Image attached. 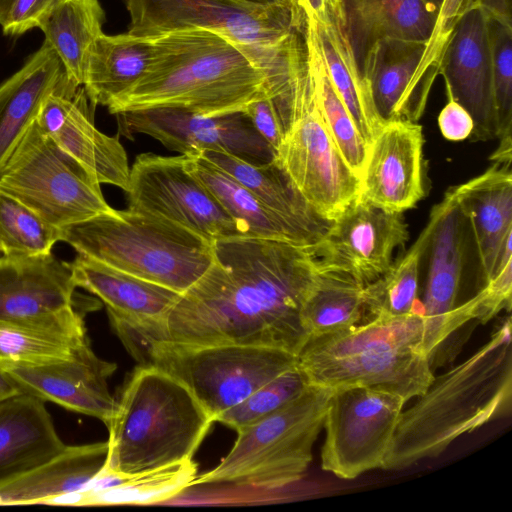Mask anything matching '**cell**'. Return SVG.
I'll list each match as a JSON object with an SVG mask.
<instances>
[{
    "label": "cell",
    "instance_id": "cell-19",
    "mask_svg": "<svg viewBox=\"0 0 512 512\" xmlns=\"http://www.w3.org/2000/svg\"><path fill=\"white\" fill-rule=\"evenodd\" d=\"M116 369L115 363L94 353L89 340L64 360L38 364L0 360V370L15 383L20 393L95 417L106 425L117 405L108 388V378Z\"/></svg>",
    "mask_w": 512,
    "mask_h": 512
},
{
    "label": "cell",
    "instance_id": "cell-40",
    "mask_svg": "<svg viewBox=\"0 0 512 512\" xmlns=\"http://www.w3.org/2000/svg\"><path fill=\"white\" fill-rule=\"evenodd\" d=\"M478 7H481V0H441L430 37L411 82V99L417 112L425 110L432 83L439 74L455 26L465 14Z\"/></svg>",
    "mask_w": 512,
    "mask_h": 512
},
{
    "label": "cell",
    "instance_id": "cell-38",
    "mask_svg": "<svg viewBox=\"0 0 512 512\" xmlns=\"http://www.w3.org/2000/svg\"><path fill=\"white\" fill-rule=\"evenodd\" d=\"M61 241L60 228L45 221L32 209L0 192V252L7 256L51 254Z\"/></svg>",
    "mask_w": 512,
    "mask_h": 512
},
{
    "label": "cell",
    "instance_id": "cell-14",
    "mask_svg": "<svg viewBox=\"0 0 512 512\" xmlns=\"http://www.w3.org/2000/svg\"><path fill=\"white\" fill-rule=\"evenodd\" d=\"M425 254L428 269L422 306L423 348L429 359L454 331L474 319L472 298L456 306L472 235L452 188L433 207Z\"/></svg>",
    "mask_w": 512,
    "mask_h": 512
},
{
    "label": "cell",
    "instance_id": "cell-28",
    "mask_svg": "<svg viewBox=\"0 0 512 512\" xmlns=\"http://www.w3.org/2000/svg\"><path fill=\"white\" fill-rule=\"evenodd\" d=\"M108 443L67 446L48 461L0 483V505L41 504L82 490L103 468Z\"/></svg>",
    "mask_w": 512,
    "mask_h": 512
},
{
    "label": "cell",
    "instance_id": "cell-13",
    "mask_svg": "<svg viewBox=\"0 0 512 512\" xmlns=\"http://www.w3.org/2000/svg\"><path fill=\"white\" fill-rule=\"evenodd\" d=\"M128 208L178 224L209 241L241 236L221 204L191 171L186 156L139 154L130 168Z\"/></svg>",
    "mask_w": 512,
    "mask_h": 512
},
{
    "label": "cell",
    "instance_id": "cell-41",
    "mask_svg": "<svg viewBox=\"0 0 512 512\" xmlns=\"http://www.w3.org/2000/svg\"><path fill=\"white\" fill-rule=\"evenodd\" d=\"M309 385L306 375L297 363L218 415L215 421L237 431L282 408L301 395Z\"/></svg>",
    "mask_w": 512,
    "mask_h": 512
},
{
    "label": "cell",
    "instance_id": "cell-6",
    "mask_svg": "<svg viewBox=\"0 0 512 512\" xmlns=\"http://www.w3.org/2000/svg\"><path fill=\"white\" fill-rule=\"evenodd\" d=\"M61 241L82 254L180 294L208 270L213 242L164 218L110 210L60 228Z\"/></svg>",
    "mask_w": 512,
    "mask_h": 512
},
{
    "label": "cell",
    "instance_id": "cell-2",
    "mask_svg": "<svg viewBox=\"0 0 512 512\" xmlns=\"http://www.w3.org/2000/svg\"><path fill=\"white\" fill-rule=\"evenodd\" d=\"M142 79L111 105V114L173 107L204 115L243 111L289 73L268 68L243 45L213 30L189 28L151 37Z\"/></svg>",
    "mask_w": 512,
    "mask_h": 512
},
{
    "label": "cell",
    "instance_id": "cell-36",
    "mask_svg": "<svg viewBox=\"0 0 512 512\" xmlns=\"http://www.w3.org/2000/svg\"><path fill=\"white\" fill-rule=\"evenodd\" d=\"M116 474L112 486L84 496L81 506L147 505L166 501L193 486L197 465L192 459H185L134 474Z\"/></svg>",
    "mask_w": 512,
    "mask_h": 512
},
{
    "label": "cell",
    "instance_id": "cell-42",
    "mask_svg": "<svg viewBox=\"0 0 512 512\" xmlns=\"http://www.w3.org/2000/svg\"><path fill=\"white\" fill-rule=\"evenodd\" d=\"M497 138L512 141V26L488 18Z\"/></svg>",
    "mask_w": 512,
    "mask_h": 512
},
{
    "label": "cell",
    "instance_id": "cell-25",
    "mask_svg": "<svg viewBox=\"0 0 512 512\" xmlns=\"http://www.w3.org/2000/svg\"><path fill=\"white\" fill-rule=\"evenodd\" d=\"M65 447L44 400L18 393L0 401V483L48 461Z\"/></svg>",
    "mask_w": 512,
    "mask_h": 512
},
{
    "label": "cell",
    "instance_id": "cell-20",
    "mask_svg": "<svg viewBox=\"0 0 512 512\" xmlns=\"http://www.w3.org/2000/svg\"><path fill=\"white\" fill-rule=\"evenodd\" d=\"M423 145L417 122H384L369 147L360 197L387 211L415 207L426 194Z\"/></svg>",
    "mask_w": 512,
    "mask_h": 512
},
{
    "label": "cell",
    "instance_id": "cell-24",
    "mask_svg": "<svg viewBox=\"0 0 512 512\" xmlns=\"http://www.w3.org/2000/svg\"><path fill=\"white\" fill-rule=\"evenodd\" d=\"M359 68L379 44H421L430 37L437 10L428 0H342Z\"/></svg>",
    "mask_w": 512,
    "mask_h": 512
},
{
    "label": "cell",
    "instance_id": "cell-39",
    "mask_svg": "<svg viewBox=\"0 0 512 512\" xmlns=\"http://www.w3.org/2000/svg\"><path fill=\"white\" fill-rule=\"evenodd\" d=\"M88 337L76 338L31 325L0 321V360L38 364L70 358Z\"/></svg>",
    "mask_w": 512,
    "mask_h": 512
},
{
    "label": "cell",
    "instance_id": "cell-15",
    "mask_svg": "<svg viewBox=\"0 0 512 512\" xmlns=\"http://www.w3.org/2000/svg\"><path fill=\"white\" fill-rule=\"evenodd\" d=\"M68 262L51 254L0 256V321L87 336Z\"/></svg>",
    "mask_w": 512,
    "mask_h": 512
},
{
    "label": "cell",
    "instance_id": "cell-3",
    "mask_svg": "<svg viewBox=\"0 0 512 512\" xmlns=\"http://www.w3.org/2000/svg\"><path fill=\"white\" fill-rule=\"evenodd\" d=\"M416 398V402L400 414L382 469H403L436 457L461 435L510 414V317L473 355L434 376Z\"/></svg>",
    "mask_w": 512,
    "mask_h": 512
},
{
    "label": "cell",
    "instance_id": "cell-35",
    "mask_svg": "<svg viewBox=\"0 0 512 512\" xmlns=\"http://www.w3.org/2000/svg\"><path fill=\"white\" fill-rule=\"evenodd\" d=\"M311 22L328 76L370 147L383 122L376 112L368 83L361 73L352 45L350 41H341L322 33Z\"/></svg>",
    "mask_w": 512,
    "mask_h": 512
},
{
    "label": "cell",
    "instance_id": "cell-31",
    "mask_svg": "<svg viewBox=\"0 0 512 512\" xmlns=\"http://www.w3.org/2000/svg\"><path fill=\"white\" fill-rule=\"evenodd\" d=\"M425 45L379 44L363 60L361 73L381 121L417 122L411 99V82Z\"/></svg>",
    "mask_w": 512,
    "mask_h": 512
},
{
    "label": "cell",
    "instance_id": "cell-8",
    "mask_svg": "<svg viewBox=\"0 0 512 512\" xmlns=\"http://www.w3.org/2000/svg\"><path fill=\"white\" fill-rule=\"evenodd\" d=\"M333 390L310 384L282 408L237 430L229 453L214 469L197 476L193 486L231 483L277 489L299 481L312 461Z\"/></svg>",
    "mask_w": 512,
    "mask_h": 512
},
{
    "label": "cell",
    "instance_id": "cell-27",
    "mask_svg": "<svg viewBox=\"0 0 512 512\" xmlns=\"http://www.w3.org/2000/svg\"><path fill=\"white\" fill-rule=\"evenodd\" d=\"M191 171L236 224L242 237L264 238L314 247L318 243L264 204L247 187L202 153L185 155Z\"/></svg>",
    "mask_w": 512,
    "mask_h": 512
},
{
    "label": "cell",
    "instance_id": "cell-32",
    "mask_svg": "<svg viewBox=\"0 0 512 512\" xmlns=\"http://www.w3.org/2000/svg\"><path fill=\"white\" fill-rule=\"evenodd\" d=\"M105 12L99 0H61L40 27L59 58L68 80L83 86L89 52L104 33Z\"/></svg>",
    "mask_w": 512,
    "mask_h": 512
},
{
    "label": "cell",
    "instance_id": "cell-52",
    "mask_svg": "<svg viewBox=\"0 0 512 512\" xmlns=\"http://www.w3.org/2000/svg\"><path fill=\"white\" fill-rule=\"evenodd\" d=\"M429 3L437 10L441 0H428Z\"/></svg>",
    "mask_w": 512,
    "mask_h": 512
},
{
    "label": "cell",
    "instance_id": "cell-18",
    "mask_svg": "<svg viewBox=\"0 0 512 512\" xmlns=\"http://www.w3.org/2000/svg\"><path fill=\"white\" fill-rule=\"evenodd\" d=\"M92 107L83 86L66 77L45 98L36 122L100 185L126 192L130 174L126 151L118 136H108L96 127Z\"/></svg>",
    "mask_w": 512,
    "mask_h": 512
},
{
    "label": "cell",
    "instance_id": "cell-44",
    "mask_svg": "<svg viewBox=\"0 0 512 512\" xmlns=\"http://www.w3.org/2000/svg\"><path fill=\"white\" fill-rule=\"evenodd\" d=\"M61 0H13L2 23L6 36H20L31 29L39 28Z\"/></svg>",
    "mask_w": 512,
    "mask_h": 512
},
{
    "label": "cell",
    "instance_id": "cell-34",
    "mask_svg": "<svg viewBox=\"0 0 512 512\" xmlns=\"http://www.w3.org/2000/svg\"><path fill=\"white\" fill-rule=\"evenodd\" d=\"M363 289L352 276L321 266L301 312L309 337L356 325L364 310Z\"/></svg>",
    "mask_w": 512,
    "mask_h": 512
},
{
    "label": "cell",
    "instance_id": "cell-9",
    "mask_svg": "<svg viewBox=\"0 0 512 512\" xmlns=\"http://www.w3.org/2000/svg\"><path fill=\"white\" fill-rule=\"evenodd\" d=\"M128 351L141 365H152L181 382L214 422L263 384L297 365V355L255 345L148 342Z\"/></svg>",
    "mask_w": 512,
    "mask_h": 512
},
{
    "label": "cell",
    "instance_id": "cell-45",
    "mask_svg": "<svg viewBox=\"0 0 512 512\" xmlns=\"http://www.w3.org/2000/svg\"><path fill=\"white\" fill-rule=\"evenodd\" d=\"M284 84L272 93L250 102L243 110L251 120L254 128L271 146L274 152L280 146L284 135V127L275 93Z\"/></svg>",
    "mask_w": 512,
    "mask_h": 512
},
{
    "label": "cell",
    "instance_id": "cell-48",
    "mask_svg": "<svg viewBox=\"0 0 512 512\" xmlns=\"http://www.w3.org/2000/svg\"><path fill=\"white\" fill-rule=\"evenodd\" d=\"M481 8L488 18L512 26L511 0H481Z\"/></svg>",
    "mask_w": 512,
    "mask_h": 512
},
{
    "label": "cell",
    "instance_id": "cell-50",
    "mask_svg": "<svg viewBox=\"0 0 512 512\" xmlns=\"http://www.w3.org/2000/svg\"><path fill=\"white\" fill-rule=\"evenodd\" d=\"M13 0H0V25L4 22Z\"/></svg>",
    "mask_w": 512,
    "mask_h": 512
},
{
    "label": "cell",
    "instance_id": "cell-43",
    "mask_svg": "<svg viewBox=\"0 0 512 512\" xmlns=\"http://www.w3.org/2000/svg\"><path fill=\"white\" fill-rule=\"evenodd\" d=\"M288 4L295 30L301 31L311 20L323 31L349 38L342 0H288Z\"/></svg>",
    "mask_w": 512,
    "mask_h": 512
},
{
    "label": "cell",
    "instance_id": "cell-23",
    "mask_svg": "<svg viewBox=\"0 0 512 512\" xmlns=\"http://www.w3.org/2000/svg\"><path fill=\"white\" fill-rule=\"evenodd\" d=\"M510 166L493 163L481 175L452 187L468 220L485 283L492 277L504 240L512 233Z\"/></svg>",
    "mask_w": 512,
    "mask_h": 512
},
{
    "label": "cell",
    "instance_id": "cell-49",
    "mask_svg": "<svg viewBox=\"0 0 512 512\" xmlns=\"http://www.w3.org/2000/svg\"><path fill=\"white\" fill-rule=\"evenodd\" d=\"M18 393H20V391L15 383L0 370V401Z\"/></svg>",
    "mask_w": 512,
    "mask_h": 512
},
{
    "label": "cell",
    "instance_id": "cell-37",
    "mask_svg": "<svg viewBox=\"0 0 512 512\" xmlns=\"http://www.w3.org/2000/svg\"><path fill=\"white\" fill-rule=\"evenodd\" d=\"M430 236L425 228L408 252L378 279L364 286V309L373 317H398L422 308L418 304L419 270Z\"/></svg>",
    "mask_w": 512,
    "mask_h": 512
},
{
    "label": "cell",
    "instance_id": "cell-46",
    "mask_svg": "<svg viewBox=\"0 0 512 512\" xmlns=\"http://www.w3.org/2000/svg\"><path fill=\"white\" fill-rule=\"evenodd\" d=\"M476 319L486 323L500 311L511 309L512 261L504 265L484 287L480 289Z\"/></svg>",
    "mask_w": 512,
    "mask_h": 512
},
{
    "label": "cell",
    "instance_id": "cell-47",
    "mask_svg": "<svg viewBox=\"0 0 512 512\" xmlns=\"http://www.w3.org/2000/svg\"><path fill=\"white\" fill-rule=\"evenodd\" d=\"M442 135L450 141H462L470 137L474 122L470 113L456 100L448 97L438 116Z\"/></svg>",
    "mask_w": 512,
    "mask_h": 512
},
{
    "label": "cell",
    "instance_id": "cell-30",
    "mask_svg": "<svg viewBox=\"0 0 512 512\" xmlns=\"http://www.w3.org/2000/svg\"><path fill=\"white\" fill-rule=\"evenodd\" d=\"M200 153L232 175L270 209L310 235L317 243L322 240L332 221L324 219L313 209L275 160L254 165L224 152Z\"/></svg>",
    "mask_w": 512,
    "mask_h": 512
},
{
    "label": "cell",
    "instance_id": "cell-4",
    "mask_svg": "<svg viewBox=\"0 0 512 512\" xmlns=\"http://www.w3.org/2000/svg\"><path fill=\"white\" fill-rule=\"evenodd\" d=\"M422 308L320 336H310L297 355L312 385L338 389L363 386L401 396L422 394L433 379L423 348Z\"/></svg>",
    "mask_w": 512,
    "mask_h": 512
},
{
    "label": "cell",
    "instance_id": "cell-26",
    "mask_svg": "<svg viewBox=\"0 0 512 512\" xmlns=\"http://www.w3.org/2000/svg\"><path fill=\"white\" fill-rule=\"evenodd\" d=\"M66 77L59 58L43 42L18 71L0 84V170L36 121L45 98Z\"/></svg>",
    "mask_w": 512,
    "mask_h": 512
},
{
    "label": "cell",
    "instance_id": "cell-21",
    "mask_svg": "<svg viewBox=\"0 0 512 512\" xmlns=\"http://www.w3.org/2000/svg\"><path fill=\"white\" fill-rule=\"evenodd\" d=\"M439 74L447 96L459 102L473 119L471 140L497 138L488 17L481 7L469 11L455 26Z\"/></svg>",
    "mask_w": 512,
    "mask_h": 512
},
{
    "label": "cell",
    "instance_id": "cell-29",
    "mask_svg": "<svg viewBox=\"0 0 512 512\" xmlns=\"http://www.w3.org/2000/svg\"><path fill=\"white\" fill-rule=\"evenodd\" d=\"M152 39L130 33H102L89 52L83 88L90 102L107 109L145 75L152 58Z\"/></svg>",
    "mask_w": 512,
    "mask_h": 512
},
{
    "label": "cell",
    "instance_id": "cell-12",
    "mask_svg": "<svg viewBox=\"0 0 512 512\" xmlns=\"http://www.w3.org/2000/svg\"><path fill=\"white\" fill-rule=\"evenodd\" d=\"M405 400L363 386L334 389L324 415L321 467L351 480L381 468Z\"/></svg>",
    "mask_w": 512,
    "mask_h": 512
},
{
    "label": "cell",
    "instance_id": "cell-51",
    "mask_svg": "<svg viewBox=\"0 0 512 512\" xmlns=\"http://www.w3.org/2000/svg\"><path fill=\"white\" fill-rule=\"evenodd\" d=\"M248 2L263 4V5H270V6H288V0H245Z\"/></svg>",
    "mask_w": 512,
    "mask_h": 512
},
{
    "label": "cell",
    "instance_id": "cell-16",
    "mask_svg": "<svg viewBox=\"0 0 512 512\" xmlns=\"http://www.w3.org/2000/svg\"><path fill=\"white\" fill-rule=\"evenodd\" d=\"M119 131L132 139L148 135L167 149L187 155L202 151L231 154L254 165L274 160L275 152L244 111L204 115L182 108L158 107L116 114Z\"/></svg>",
    "mask_w": 512,
    "mask_h": 512
},
{
    "label": "cell",
    "instance_id": "cell-1",
    "mask_svg": "<svg viewBox=\"0 0 512 512\" xmlns=\"http://www.w3.org/2000/svg\"><path fill=\"white\" fill-rule=\"evenodd\" d=\"M314 247L242 236L215 240L212 264L162 321L114 329L127 350L175 342L265 346L298 355L309 338L302 307L321 269Z\"/></svg>",
    "mask_w": 512,
    "mask_h": 512
},
{
    "label": "cell",
    "instance_id": "cell-17",
    "mask_svg": "<svg viewBox=\"0 0 512 512\" xmlns=\"http://www.w3.org/2000/svg\"><path fill=\"white\" fill-rule=\"evenodd\" d=\"M408 238L403 213L359 196L332 221L314 251L322 268L346 273L365 286L390 268L395 250Z\"/></svg>",
    "mask_w": 512,
    "mask_h": 512
},
{
    "label": "cell",
    "instance_id": "cell-7",
    "mask_svg": "<svg viewBox=\"0 0 512 512\" xmlns=\"http://www.w3.org/2000/svg\"><path fill=\"white\" fill-rule=\"evenodd\" d=\"M275 98L284 135L274 160L313 209L333 221L359 198L361 180L325 125L304 39L295 53L288 81Z\"/></svg>",
    "mask_w": 512,
    "mask_h": 512
},
{
    "label": "cell",
    "instance_id": "cell-11",
    "mask_svg": "<svg viewBox=\"0 0 512 512\" xmlns=\"http://www.w3.org/2000/svg\"><path fill=\"white\" fill-rule=\"evenodd\" d=\"M0 192L62 228L112 207L100 184L35 121L0 170Z\"/></svg>",
    "mask_w": 512,
    "mask_h": 512
},
{
    "label": "cell",
    "instance_id": "cell-5",
    "mask_svg": "<svg viewBox=\"0 0 512 512\" xmlns=\"http://www.w3.org/2000/svg\"><path fill=\"white\" fill-rule=\"evenodd\" d=\"M213 422L181 382L152 365H141L107 425L104 468L129 475L192 459Z\"/></svg>",
    "mask_w": 512,
    "mask_h": 512
},
{
    "label": "cell",
    "instance_id": "cell-22",
    "mask_svg": "<svg viewBox=\"0 0 512 512\" xmlns=\"http://www.w3.org/2000/svg\"><path fill=\"white\" fill-rule=\"evenodd\" d=\"M68 265L76 287L106 305L113 327H151L165 318L181 295L82 254Z\"/></svg>",
    "mask_w": 512,
    "mask_h": 512
},
{
    "label": "cell",
    "instance_id": "cell-10",
    "mask_svg": "<svg viewBox=\"0 0 512 512\" xmlns=\"http://www.w3.org/2000/svg\"><path fill=\"white\" fill-rule=\"evenodd\" d=\"M130 17L128 33L153 37L171 31L213 30L255 53L275 72L290 62L298 31L290 7L245 0H122Z\"/></svg>",
    "mask_w": 512,
    "mask_h": 512
},
{
    "label": "cell",
    "instance_id": "cell-33",
    "mask_svg": "<svg viewBox=\"0 0 512 512\" xmlns=\"http://www.w3.org/2000/svg\"><path fill=\"white\" fill-rule=\"evenodd\" d=\"M301 33L304 39L306 60L314 76L325 125L344 160L361 180L369 154V145L359 132L328 76L311 21H305Z\"/></svg>",
    "mask_w": 512,
    "mask_h": 512
}]
</instances>
